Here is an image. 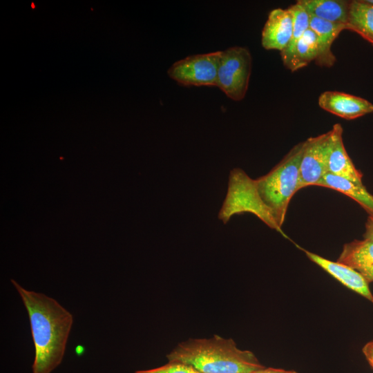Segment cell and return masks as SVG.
Returning <instances> with one entry per match:
<instances>
[{
  "instance_id": "12",
  "label": "cell",
  "mask_w": 373,
  "mask_h": 373,
  "mask_svg": "<svg viewBox=\"0 0 373 373\" xmlns=\"http://www.w3.org/2000/svg\"><path fill=\"white\" fill-rule=\"evenodd\" d=\"M337 262L345 264L373 282V240L364 238L344 245Z\"/></svg>"
},
{
  "instance_id": "14",
  "label": "cell",
  "mask_w": 373,
  "mask_h": 373,
  "mask_svg": "<svg viewBox=\"0 0 373 373\" xmlns=\"http://www.w3.org/2000/svg\"><path fill=\"white\" fill-rule=\"evenodd\" d=\"M318 53L317 36L309 28L291 48L281 51L280 56L284 66L294 72L315 61Z\"/></svg>"
},
{
  "instance_id": "7",
  "label": "cell",
  "mask_w": 373,
  "mask_h": 373,
  "mask_svg": "<svg viewBox=\"0 0 373 373\" xmlns=\"http://www.w3.org/2000/svg\"><path fill=\"white\" fill-rule=\"evenodd\" d=\"M329 131L305 141L299 169L298 191L308 186H317L327 173V152Z\"/></svg>"
},
{
  "instance_id": "2",
  "label": "cell",
  "mask_w": 373,
  "mask_h": 373,
  "mask_svg": "<svg viewBox=\"0 0 373 373\" xmlns=\"http://www.w3.org/2000/svg\"><path fill=\"white\" fill-rule=\"evenodd\" d=\"M167 357L200 373H251L265 367L253 352L240 350L232 339L219 336L181 343Z\"/></svg>"
},
{
  "instance_id": "9",
  "label": "cell",
  "mask_w": 373,
  "mask_h": 373,
  "mask_svg": "<svg viewBox=\"0 0 373 373\" xmlns=\"http://www.w3.org/2000/svg\"><path fill=\"white\" fill-rule=\"evenodd\" d=\"M323 110L345 119H354L373 113V104L362 97L338 91H325L318 97Z\"/></svg>"
},
{
  "instance_id": "10",
  "label": "cell",
  "mask_w": 373,
  "mask_h": 373,
  "mask_svg": "<svg viewBox=\"0 0 373 373\" xmlns=\"http://www.w3.org/2000/svg\"><path fill=\"white\" fill-rule=\"evenodd\" d=\"M293 34V16L289 8L272 10L262 31L261 44L266 50L280 52L289 44Z\"/></svg>"
},
{
  "instance_id": "18",
  "label": "cell",
  "mask_w": 373,
  "mask_h": 373,
  "mask_svg": "<svg viewBox=\"0 0 373 373\" xmlns=\"http://www.w3.org/2000/svg\"><path fill=\"white\" fill-rule=\"evenodd\" d=\"M288 8L293 16V34L289 44L285 50L291 48L309 28L310 25V15L298 1Z\"/></svg>"
},
{
  "instance_id": "1",
  "label": "cell",
  "mask_w": 373,
  "mask_h": 373,
  "mask_svg": "<svg viewBox=\"0 0 373 373\" xmlns=\"http://www.w3.org/2000/svg\"><path fill=\"white\" fill-rule=\"evenodd\" d=\"M11 283L28 314L35 349L32 373H50L63 359L73 316L54 298Z\"/></svg>"
},
{
  "instance_id": "21",
  "label": "cell",
  "mask_w": 373,
  "mask_h": 373,
  "mask_svg": "<svg viewBox=\"0 0 373 373\" xmlns=\"http://www.w3.org/2000/svg\"><path fill=\"white\" fill-rule=\"evenodd\" d=\"M364 238L373 240V216H369L365 223V231Z\"/></svg>"
},
{
  "instance_id": "5",
  "label": "cell",
  "mask_w": 373,
  "mask_h": 373,
  "mask_svg": "<svg viewBox=\"0 0 373 373\" xmlns=\"http://www.w3.org/2000/svg\"><path fill=\"white\" fill-rule=\"evenodd\" d=\"M251 63L247 48L233 46L221 51L216 86L229 98L242 100L248 89Z\"/></svg>"
},
{
  "instance_id": "19",
  "label": "cell",
  "mask_w": 373,
  "mask_h": 373,
  "mask_svg": "<svg viewBox=\"0 0 373 373\" xmlns=\"http://www.w3.org/2000/svg\"><path fill=\"white\" fill-rule=\"evenodd\" d=\"M135 373H200L193 367L175 361H169L167 364L161 366L160 367L146 370H139Z\"/></svg>"
},
{
  "instance_id": "8",
  "label": "cell",
  "mask_w": 373,
  "mask_h": 373,
  "mask_svg": "<svg viewBox=\"0 0 373 373\" xmlns=\"http://www.w3.org/2000/svg\"><path fill=\"white\" fill-rule=\"evenodd\" d=\"M330 136L327 152V173H331L363 185V175L354 165L343 141V128L335 124L329 130Z\"/></svg>"
},
{
  "instance_id": "22",
  "label": "cell",
  "mask_w": 373,
  "mask_h": 373,
  "mask_svg": "<svg viewBox=\"0 0 373 373\" xmlns=\"http://www.w3.org/2000/svg\"><path fill=\"white\" fill-rule=\"evenodd\" d=\"M251 373H298L294 370H285L283 369H276V368H266L264 367L261 370H256Z\"/></svg>"
},
{
  "instance_id": "4",
  "label": "cell",
  "mask_w": 373,
  "mask_h": 373,
  "mask_svg": "<svg viewBox=\"0 0 373 373\" xmlns=\"http://www.w3.org/2000/svg\"><path fill=\"white\" fill-rule=\"evenodd\" d=\"M244 213L254 214L269 227L288 238L261 198L256 180L251 179L243 170L233 169L230 171L227 192L218 218L226 224L233 215Z\"/></svg>"
},
{
  "instance_id": "24",
  "label": "cell",
  "mask_w": 373,
  "mask_h": 373,
  "mask_svg": "<svg viewBox=\"0 0 373 373\" xmlns=\"http://www.w3.org/2000/svg\"><path fill=\"white\" fill-rule=\"evenodd\" d=\"M32 7L34 8H35V6L33 4V3H32Z\"/></svg>"
},
{
  "instance_id": "3",
  "label": "cell",
  "mask_w": 373,
  "mask_h": 373,
  "mask_svg": "<svg viewBox=\"0 0 373 373\" xmlns=\"http://www.w3.org/2000/svg\"><path fill=\"white\" fill-rule=\"evenodd\" d=\"M304 148L305 141L298 143L267 174L256 180L261 198L281 228L289 203L298 191Z\"/></svg>"
},
{
  "instance_id": "16",
  "label": "cell",
  "mask_w": 373,
  "mask_h": 373,
  "mask_svg": "<svg viewBox=\"0 0 373 373\" xmlns=\"http://www.w3.org/2000/svg\"><path fill=\"white\" fill-rule=\"evenodd\" d=\"M298 2L311 16L330 22L347 23L350 1L299 0Z\"/></svg>"
},
{
  "instance_id": "13",
  "label": "cell",
  "mask_w": 373,
  "mask_h": 373,
  "mask_svg": "<svg viewBox=\"0 0 373 373\" xmlns=\"http://www.w3.org/2000/svg\"><path fill=\"white\" fill-rule=\"evenodd\" d=\"M309 28L316 35L318 53L315 63L324 67L332 66L336 57L332 53V45L339 34L346 30V24L330 22L310 15Z\"/></svg>"
},
{
  "instance_id": "23",
  "label": "cell",
  "mask_w": 373,
  "mask_h": 373,
  "mask_svg": "<svg viewBox=\"0 0 373 373\" xmlns=\"http://www.w3.org/2000/svg\"><path fill=\"white\" fill-rule=\"evenodd\" d=\"M370 3L373 4V0H367Z\"/></svg>"
},
{
  "instance_id": "11",
  "label": "cell",
  "mask_w": 373,
  "mask_h": 373,
  "mask_svg": "<svg viewBox=\"0 0 373 373\" xmlns=\"http://www.w3.org/2000/svg\"><path fill=\"white\" fill-rule=\"evenodd\" d=\"M301 249L310 260L321 267L342 285L373 303V295L369 288V283L361 274L345 264L337 261L334 262L311 251Z\"/></svg>"
},
{
  "instance_id": "20",
  "label": "cell",
  "mask_w": 373,
  "mask_h": 373,
  "mask_svg": "<svg viewBox=\"0 0 373 373\" xmlns=\"http://www.w3.org/2000/svg\"><path fill=\"white\" fill-rule=\"evenodd\" d=\"M363 352L369 364L373 368V341L368 342L364 345Z\"/></svg>"
},
{
  "instance_id": "17",
  "label": "cell",
  "mask_w": 373,
  "mask_h": 373,
  "mask_svg": "<svg viewBox=\"0 0 373 373\" xmlns=\"http://www.w3.org/2000/svg\"><path fill=\"white\" fill-rule=\"evenodd\" d=\"M346 30L357 33L373 46V4L367 0L350 1Z\"/></svg>"
},
{
  "instance_id": "15",
  "label": "cell",
  "mask_w": 373,
  "mask_h": 373,
  "mask_svg": "<svg viewBox=\"0 0 373 373\" xmlns=\"http://www.w3.org/2000/svg\"><path fill=\"white\" fill-rule=\"evenodd\" d=\"M317 186L341 192L358 202L368 213L373 216V195L365 187L342 177L326 173Z\"/></svg>"
},
{
  "instance_id": "6",
  "label": "cell",
  "mask_w": 373,
  "mask_h": 373,
  "mask_svg": "<svg viewBox=\"0 0 373 373\" xmlns=\"http://www.w3.org/2000/svg\"><path fill=\"white\" fill-rule=\"evenodd\" d=\"M221 51L186 57L175 62L169 76L178 84L189 86H216Z\"/></svg>"
}]
</instances>
